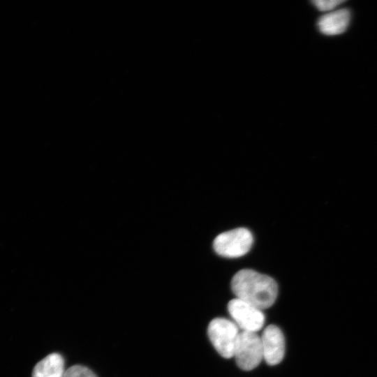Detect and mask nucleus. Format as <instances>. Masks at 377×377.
<instances>
[{
    "mask_svg": "<svg viewBox=\"0 0 377 377\" xmlns=\"http://www.w3.org/2000/svg\"><path fill=\"white\" fill-rule=\"evenodd\" d=\"M350 20V10L341 8L321 16L318 20L317 26L319 31L325 35H339L347 29Z\"/></svg>",
    "mask_w": 377,
    "mask_h": 377,
    "instance_id": "7",
    "label": "nucleus"
},
{
    "mask_svg": "<svg viewBox=\"0 0 377 377\" xmlns=\"http://www.w3.org/2000/svg\"><path fill=\"white\" fill-rule=\"evenodd\" d=\"M231 287L237 299L260 310L270 307L278 294L277 284L272 278L249 269L237 272Z\"/></svg>",
    "mask_w": 377,
    "mask_h": 377,
    "instance_id": "1",
    "label": "nucleus"
},
{
    "mask_svg": "<svg viewBox=\"0 0 377 377\" xmlns=\"http://www.w3.org/2000/svg\"><path fill=\"white\" fill-rule=\"evenodd\" d=\"M260 337L263 359L271 366L279 364L285 353V339L281 330L274 325H269L263 330Z\"/></svg>",
    "mask_w": 377,
    "mask_h": 377,
    "instance_id": "6",
    "label": "nucleus"
},
{
    "mask_svg": "<svg viewBox=\"0 0 377 377\" xmlns=\"http://www.w3.org/2000/svg\"><path fill=\"white\" fill-rule=\"evenodd\" d=\"M253 242V237L251 231L245 228H238L217 235L213 246L219 256L238 258L249 252Z\"/></svg>",
    "mask_w": 377,
    "mask_h": 377,
    "instance_id": "3",
    "label": "nucleus"
},
{
    "mask_svg": "<svg viewBox=\"0 0 377 377\" xmlns=\"http://www.w3.org/2000/svg\"><path fill=\"white\" fill-rule=\"evenodd\" d=\"M228 310L235 323L242 331L256 332L264 325L265 316L262 310L239 299L230 300Z\"/></svg>",
    "mask_w": 377,
    "mask_h": 377,
    "instance_id": "5",
    "label": "nucleus"
},
{
    "mask_svg": "<svg viewBox=\"0 0 377 377\" xmlns=\"http://www.w3.org/2000/svg\"><path fill=\"white\" fill-rule=\"evenodd\" d=\"M65 371L64 357L57 353H52L35 365L31 377H64Z\"/></svg>",
    "mask_w": 377,
    "mask_h": 377,
    "instance_id": "8",
    "label": "nucleus"
},
{
    "mask_svg": "<svg viewBox=\"0 0 377 377\" xmlns=\"http://www.w3.org/2000/svg\"><path fill=\"white\" fill-rule=\"evenodd\" d=\"M343 2L344 1L340 0H319L313 1L312 3L320 11H329Z\"/></svg>",
    "mask_w": 377,
    "mask_h": 377,
    "instance_id": "10",
    "label": "nucleus"
},
{
    "mask_svg": "<svg viewBox=\"0 0 377 377\" xmlns=\"http://www.w3.org/2000/svg\"><path fill=\"white\" fill-rule=\"evenodd\" d=\"M64 377H97V376L88 367L76 364L67 369Z\"/></svg>",
    "mask_w": 377,
    "mask_h": 377,
    "instance_id": "9",
    "label": "nucleus"
},
{
    "mask_svg": "<svg viewBox=\"0 0 377 377\" xmlns=\"http://www.w3.org/2000/svg\"><path fill=\"white\" fill-rule=\"evenodd\" d=\"M239 333V327L234 322L223 318L213 319L207 328L208 337L212 345L224 358L234 356Z\"/></svg>",
    "mask_w": 377,
    "mask_h": 377,
    "instance_id": "2",
    "label": "nucleus"
},
{
    "mask_svg": "<svg viewBox=\"0 0 377 377\" xmlns=\"http://www.w3.org/2000/svg\"><path fill=\"white\" fill-rule=\"evenodd\" d=\"M233 357L242 370L250 371L257 367L263 359L261 337L256 332H240Z\"/></svg>",
    "mask_w": 377,
    "mask_h": 377,
    "instance_id": "4",
    "label": "nucleus"
}]
</instances>
